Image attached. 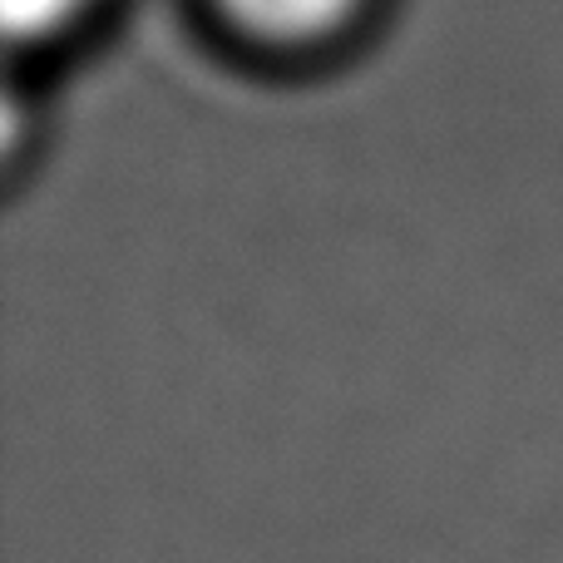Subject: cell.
<instances>
[{
  "label": "cell",
  "mask_w": 563,
  "mask_h": 563,
  "mask_svg": "<svg viewBox=\"0 0 563 563\" xmlns=\"http://www.w3.org/2000/svg\"><path fill=\"white\" fill-rule=\"evenodd\" d=\"M89 0H5V30H10V40L55 35V30L69 25Z\"/></svg>",
  "instance_id": "2"
},
{
  "label": "cell",
  "mask_w": 563,
  "mask_h": 563,
  "mask_svg": "<svg viewBox=\"0 0 563 563\" xmlns=\"http://www.w3.org/2000/svg\"><path fill=\"white\" fill-rule=\"evenodd\" d=\"M233 25L247 35L277 40V45H301V40H321L356 10V0H218Z\"/></svg>",
  "instance_id": "1"
}]
</instances>
